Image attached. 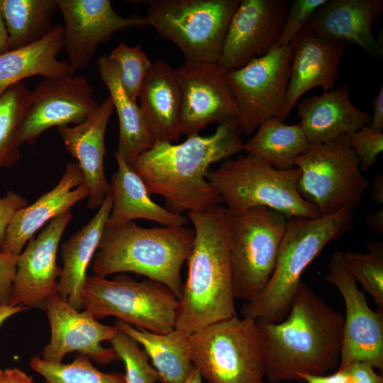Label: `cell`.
<instances>
[{
    "instance_id": "50",
    "label": "cell",
    "mask_w": 383,
    "mask_h": 383,
    "mask_svg": "<svg viewBox=\"0 0 383 383\" xmlns=\"http://www.w3.org/2000/svg\"><path fill=\"white\" fill-rule=\"evenodd\" d=\"M202 379L199 371L194 366L189 375L182 383H202Z\"/></svg>"
},
{
    "instance_id": "32",
    "label": "cell",
    "mask_w": 383,
    "mask_h": 383,
    "mask_svg": "<svg viewBox=\"0 0 383 383\" xmlns=\"http://www.w3.org/2000/svg\"><path fill=\"white\" fill-rule=\"evenodd\" d=\"M57 10V0H0L9 50L31 45L47 35Z\"/></svg>"
},
{
    "instance_id": "17",
    "label": "cell",
    "mask_w": 383,
    "mask_h": 383,
    "mask_svg": "<svg viewBox=\"0 0 383 383\" xmlns=\"http://www.w3.org/2000/svg\"><path fill=\"white\" fill-rule=\"evenodd\" d=\"M44 311L51 335L39 355L43 360L60 363L67 354L77 352L101 365L120 360L112 347L102 345L114 337L118 331L115 326L101 323L85 310H77L57 293L47 299Z\"/></svg>"
},
{
    "instance_id": "5",
    "label": "cell",
    "mask_w": 383,
    "mask_h": 383,
    "mask_svg": "<svg viewBox=\"0 0 383 383\" xmlns=\"http://www.w3.org/2000/svg\"><path fill=\"white\" fill-rule=\"evenodd\" d=\"M353 222L350 209L314 218H289L272 277L256 298L243 305V317L270 323L284 320L304 270L328 243L348 231Z\"/></svg>"
},
{
    "instance_id": "30",
    "label": "cell",
    "mask_w": 383,
    "mask_h": 383,
    "mask_svg": "<svg viewBox=\"0 0 383 383\" xmlns=\"http://www.w3.org/2000/svg\"><path fill=\"white\" fill-rule=\"evenodd\" d=\"M114 326L143 347L162 382L182 383L192 371L189 336L182 331L174 328L167 333H155L119 320L116 321Z\"/></svg>"
},
{
    "instance_id": "34",
    "label": "cell",
    "mask_w": 383,
    "mask_h": 383,
    "mask_svg": "<svg viewBox=\"0 0 383 383\" xmlns=\"http://www.w3.org/2000/svg\"><path fill=\"white\" fill-rule=\"evenodd\" d=\"M30 366L45 383H126L124 374L101 372L81 354L67 364L48 362L37 355L30 358Z\"/></svg>"
},
{
    "instance_id": "28",
    "label": "cell",
    "mask_w": 383,
    "mask_h": 383,
    "mask_svg": "<svg viewBox=\"0 0 383 383\" xmlns=\"http://www.w3.org/2000/svg\"><path fill=\"white\" fill-rule=\"evenodd\" d=\"M63 26L57 24L41 40L0 54V96L26 78L74 74L67 60L57 58L63 47Z\"/></svg>"
},
{
    "instance_id": "16",
    "label": "cell",
    "mask_w": 383,
    "mask_h": 383,
    "mask_svg": "<svg viewBox=\"0 0 383 383\" xmlns=\"http://www.w3.org/2000/svg\"><path fill=\"white\" fill-rule=\"evenodd\" d=\"M290 3L240 0L234 11L217 63L227 72L265 55L275 44Z\"/></svg>"
},
{
    "instance_id": "33",
    "label": "cell",
    "mask_w": 383,
    "mask_h": 383,
    "mask_svg": "<svg viewBox=\"0 0 383 383\" xmlns=\"http://www.w3.org/2000/svg\"><path fill=\"white\" fill-rule=\"evenodd\" d=\"M30 94L31 91L21 82L0 96V167H10L20 158L16 139Z\"/></svg>"
},
{
    "instance_id": "22",
    "label": "cell",
    "mask_w": 383,
    "mask_h": 383,
    "mask_svg": "<svg viewBox=\"0 0 383 383\" xmlns=\"http://www.w3.org/2000/svg\"><path fill=\"white\" fill-rule=\"evenodd\" d=\"M89 195V189L84 183V174L79 165L68 162L62 177L53 189L14 213L1 252L19 255L43 226Z\"/></svg>"
},
{
    "instance_id": "1",
    "label": "cell",
    "mask_w": 383,
    "mask_h": 383,
    "mask_svg": "<svg viewBox=\"0 0 383 383\" xmlns=\"http://www.w3.org/2000/svg\"><path fill=\"white\" fill-rule=\"evenodd\" d=\"M238 120L219 124L211 135H187L181 143L156 140L131 167L150 194L164 197L177 213L219 205L223 199L207 174L211 165L243 150Z\"/></svg>"
},
{
    "instance_id": "49",
    "label": "cell",
    "mask_w": 383,
    "mask_h": 383,
    "mask_svg": "<svg viewBox=\"0 0 383 383\" xmlns=\"http://www.w3.org/2000/svg\"><path fill=\"white\" fill-rule=\"evenodd\" d=\"M9 50V38L4 20L0 13V54Z\"/></svg>"
},
{
    "instance_id": "31",
    "label": "cell",
    "mask_w": 383,
    "mask_h": 383,
    "mask_svg": "<svg viewBox=\"0 0 383 383\" xmlns=\"http://www.w3.org/2000/svg\"><path fill=\"white\" fill-rule=\"evenodd\" d=\"M310 143L299 123L287 125L271 118L264 121L254 135L243 145V150L267 161L278 170H290L294 160L304 153Z\"/></svg>"
},
{
    "instance_id": "14",
    "label": "cell",
    "mask_w": 383,
    "mask_h": 383,
    "mask_svg": "<svg viewBox=\"0 0 383 383\" xmlns=\"http://www.w3.org/2000/svg\"><path fill=\"white\" fill-rule=\"evenodd\" d=\"M181 90V134H199L208 125L238 120L228 72L217 62L184 61L174 69Z\"/></svg>"
},
{
    "instance_id": "38",
    "label": "cell",
    "mask_w": 383,
    "mask_h": 383,
    "mask_svg": "<svg viewBox=\"0 0 383 383\" xmlns=\"http://www.w3.org/2000/svg\"><path fill=\"white\" fill-rule=\"evenodd\" d=\"M327 0H293L290 3L282 29L274 45H289L314 13Z\"/></svg>"
},
{
    "instance_id": "46",
    "label": "cell",
    "mask_w": 383,
    "mask_h": 383,
    "mask_svg": "<svg viewBox=\"0 0 383 383\" xmlns=\"http://www.w3.org/2000/svg\"><path fill=\"white\" fill-rule=\"evenodd\" d=\"M366 221L368 228L377 234L383 233V209L367 213Z\"/></svg>"
},
{
    "instance_id": "23",
    "label": "cell",
    "mask_w": 383,
    "mask_h": 383,
    "mask_svg": "<svg viewBox=\"0 0 383 383\" xmlns=\"http://www.w3.org/2000/svg\"><path fill=\"white\" fill-rule=\"evenodd\" d=\"M382 13V0H327L304 28L345 45H357L377 57L380 47L372 26Z\"/></svg>"
},
{
    "instance_id": "8",
    "label": "cell",
    "mask_w": 383,
    "mask_h": 383,
    "mask_svg": "<svg viewBox=\"0 0 383 383\" xmlns=\"http://www.w3.org/2000/svg\"><path fill=\"white\" fill-rule=\"evenodd\" d=\"M82 309L99 320L114 316L137 328L167 333L175 328L179 299L165 285L126 274L113 279L87 276L82 293Z\"/></svg>"
},
{
    "instance_id": "39",
    "label": "cell",
    "mask_w": 383,
    "mask_h": 383,
    "mask_svg": "<svg viewBox=\"0 0 383 383\" xmlns=\"http://www.w3.org/2000/svg\"><path fill=\"white\" fill-rule=\"evenodd\" d=\"M350 147L360 160L362 172L367 171L377 161L383 151V133L365 126L348 135Z\"/></svg>"
},
{
    "instance_id": "11",
    "label": "cell",
    "mask_w": 383,
    "mask_h": 383,
    "mask_svg": "<svg viewBox=\"0 0 383 383\" xmlns=\"http://www.w3.org/2000/svg\"><path fill=\"white\" fill-rule=\"evenodd\" d=\"M288 218L265 206L233 216L229 253L235 298L248 302L264 290L275 268Z\"/></svg>"
},
{
    "instance_id": "35",
    "label": "cell",
    "mask_w": 383,
    "mask_h": 383,
    "mask_svg": "<svg viewBox=\"0 0 383 383\" xmlns=\"http://www.w3.org/2000/svg\"><path fill=\"white\" fill-rule=\"evenodd\" d=\"M366 253L342 252L343 261L355 280L383 310V243L371 240Z\"/></svg>"
},
{
    "instance_id": "6",
    "label": "cell",
    "mask_w": 383,
    "mask_h": 383,
    "mask_svg": "<svg viewBox=\"0 0 383 383\" xmlns=\"http://www.w3.org/2000/svg\"><path fill=\"white\" fill-rule=\"evenodd\" d=\"M300 174L297 167L278 170L247 155L226 160L217 169L210 170L206 177L233 216L254 206H265L288 218H317L321 216L317 209L299 192Z\"/></svg>"
},
{
    "instance_id": "25",
    "label": "cell",
    "mask_w": 383,
    "mask_h": 383,
    "mask_svg": "<svg viewBox=\"0 0 383 383\" xmlns=\"http://www.w3.org/2000/svg\"><path fill=\"white\" fill-rule=\"evenodd\" d=\"M115 158L118 169L109 183L113 204L106 227H118L135 219L154 221L163 226H186L188 218L155 203L133 167L116 152Z\"/></svg>"
},
{
    "instance_id": "36",
    "label": "cell",
    "mask_w": 383,
    "mask_h": 383,
    "mask_svg": "<svg viewBox=\"0 0 383 383\" xmlns=\"http://www.w3.org/2000/svg\"><path fill=\"white\" fill-rule=\"evenodd\" d=\"M118 67L121 84L129 97L137 101L152 62L141 50V45L131 47L123 41L109 55Z\"/></svg>"
},
{
    "instance_id": "19",
    "label": "cell",
    "mask_w": 383,
    "mask_h": 383,
    "mask_svg": "<svg viewBox=\"0 0 383 383\" xmlns=\"http://www.w3.org/2000/svg\"><path fill=\"white\" fill-rule=\"evenodd\" d=\"M72 217L71 209L62 212L28 242L18 255L9 304L44 310L47 299L57 293L58 246Z\"/></svg>"
},
{
    "instance_id": "18",
    "label": "cell",
    "mask_w": 383,
    "mask_h": 383,
    "mask_svg": "<svg viewBox=\"0 0 383 383\" xmlns=\"http://www.w3.org/2000/svg\"><path fill=\"white\" fill-rule=\"evenodd\" d=\"M64 19L62 48L74 72L86 70L99 45L117 32L148 26L145 18H125L109 0H57Z\"/></svg>"
},
{
    "instance_id": "27",
    "label": "cell",
    "mask_w": 383,
    "mask_h": 383,
    "mask_svg": "<svg viewBox=\"0 0 383 383\" xmlns=\"http://www.w3.org/2000/svg\"><path fill=\"white\" fill-rule=\"evenodd\" d=\"M109 192L96 214L61 246L62 266L58 279L57 294L77 310H82V293L87 270L99 248L111 210Z\"/></svg>"
},
{
    "instance_id": "24",
    "label": "cell",
    "mask_w": 383,
    "mask_h": 383,
    "mask_svg": "<svg viewBox=\"0 0 383 383\" xmlns=\"http://www.w3.org/2000/svg\"><path fill=\"white\" fill-rule=\"evenodd\" d=\"M298 123L310 145L323 143L368 126L371 113L352 103L347 84L312 95L298 105Z\"/></svg>"
},
{
    "instance_id": "45",
    "label": "cell",
    "mask_w": 383,
    "mask_h": 383,
    "mask_svg": "<svg viewBox=\"0 0 383 383\" xmlns=\"http://www.w3.org/2000/svg\"><path fill=\"white\" fill-rule=\"evenodd\" d=\"M0 383H34L33 377L17 368L0 369Z\"/></svg>"
},
{
    "instance_id": "48",
    "label": "cell",
    "mask_w": 383,
    "mask_h": 383,
    "mask_svg": "<svg viewBox=\"0 0 383 383\" xmlns=\"http://www.w3.org/2000/svg\"><path fill=\"white\" fill-rule=\"evenodd\" d=\"M373 188L372 192V199L373 202L377 205L383 204V177L382 175L378 174L375 176L373 180Z\"/></svg>"
},
{
    "instance_id": "20",
    "label": "cell",
    "mask_w": 383,
    "mask_h": 383,
    "mask_svg": "<svg viewBox=\"0 0 383 383\" xmlns=\"http://www.w3.org/2000/svg\"><path fill=\"white\" fill-rule=\"evenodd\" d=\"M292 64L286 98L289 115L299 99L316 87H335L347 45L303 28L290 43Z\"/></svg>"
},
{
    "instance_id": "47",
    "label": "cell",
    "mask_w": 383,
    "mask_h": 383,
    "mask_svg": "<svg viewBox=\"0 0 383 383\" xmlns=\"http://www.w3.org/2000/svg\"><path fill=\"white\" fill-rule=\"evenodd\" d=\"M28 309L23 306H13L9 304L0 305V327L7 319Z\"/></svg>"
},
{
    "instance_id": "37",
    "label": "cell",
    "mask_w": 383,
    "mask_h": 383,
    "mask_svg": "<svg viewBox=\"0 0 383 383\" xmlns=\"http://www.w3.org/2000/svg\"><path fill=\"white\" fill-rule=\"evenodd\" d=\"M109 342L125 365L126 383L162 382L159 372L150 364L148 356L135 340L118 330Z\"/></svg>"
},
{
    "instance_id": "40",
    "label": "cell",
    "mask_w": 383,
    "mask_h": 383,
    "mask_svg": "<svg viewBox=\"0 0 383 383\" xmlns=\"http://www.w3.org/2000/svg\"><path fill=\"white\" fill-rule=\"evenodd\" d=\"M27 205L26 199L13 191L7 192L6 196L0 198V251L5 241L6 230L14 213Z\"/></svg>"
},
{
    "instance_id": "12",
    "label": "cell",
    "mask_w": 383,
    "mask_h": 383,
    "mask_svg": "<svg viewBox=\"0 0 383 383\" xmlns=\"http://www.w3.org/2000/svg\"><path fill=\"white\" fill-rule=\"evenodd\" d=\"M291 64L290 45H274L265 55L228 72L238 104L239 127L245 135L253 134L269 118L284 121Z\"/></svg>"
},
{
    "instance_id": "21",
    "label": "cell",
    "mask_w": 383,
    "mask_h": 383,
    "mask_svg": "<svg viewBox=\"0 0 383 383\" xmlns=\"http://www.w3.org/2000/svg\"><path fill=\"white\" fill-rule=\"evenodd\" d=\"M113 110V102L108 96L83 122L72 127H57L67 150L77 160L84 174V183L89 189V209H99L110 192L104 158L106 130Z\"/></svg>"
},
{
    "instance_id": "44",
    "label": "cell",
    "mask_w": 383,
    "mask_h": 383,
    "mask_svg": "<svg viewBox=\"0 0 383 383\" xmlns=\"http://www.w3.org/2000/svg\"><path fill=\"white\" fill-rule=\"evenodd\" d=\"M373 113L371 114V121L369 126L377 132L383 130V87L381 86L377 94L373 99Z\"/></svg>"
},
{
    "instance_id": "43",
    "label": "cell",
    "mask_w": 383,
    "mask_h": 383,
    "mask_svg": "<svg viewBox=\"0 0 383 383\" xmlns=\"http://www.w3.org/2000/svg\"><path fill=\"white\" fill-rule=\"evenodd\" d=\"M353 383H383V377L375 368L366 362H357L349 366Z\"/></svg>"
},
{
    "instance_id": "26",
    "label": "cell",
    "mask_w": 383,
    "mask_h": 383,
    "mask_svg": "<svg viewBox=\"0 0 383 383\" xmlns=\"http://www.w3.org/2000/svg\"><path fill=\"white\" fill-rule=\"evenodd\" d=\"M138 99L155 140L170 143L177 140L182 135V96L174 69L163 60L152 62Z\"/></svg>"
},
{
    "instance_id": "3",
    "label": "cell",
    "mask_w": 383,
    "mask_h": 383,
    "mask_svg": "<svg viewBox=\"0 0 383 383\" xmlns=\"http://www.w3.org/2000/svg\"><path fill=\"white\" fill-rule=\"evenodd\" d=\"M232 218L221 204L188 212L195 237L175 328L189 336L236 315L229 253Z\"/></svg>"
},
{
    "instance_id": "41",
    "label": "cell",
    "mask_w": 383,
    "mask_h": 383,
    "mask_svg": "<svg viewBox=\"0 0 383 383\" xmlns=\"http://www.w3.org/2000/svg\"><path fill=\"white\" fill-rule=\"evenodd\" d=\"M18 255L0 251V305L9 304Z\"/></svg>"
},
{
    "instance_id": "42",
    "label": "cell",
    "mask_w": 383,
    "mask_h": 383,
    "mask_svg": "<svg viewBox=\"0 0 383 383\" xmlns=\"http://www.w3.org/2000/svg\"><path fill=\"white\" fill-rule=\"evenodd\" d=\"M299 379L306 383H353V377L350 367L336 371L330 374L299 375Z\"/></svg>"
},
{
    "instance_id": "10",
    "label": "cell",
    "mask_w": 383,
    "mask_h": 383,
    "mask_svg": "<svg viewBox=\"0 0 383 383\" xmlns=\"http://www.w3.org/2000/svg\"><path fill=\"white\" fill-rule=\"evenodd\" d=\"M240 0L146 1L148 26L174 43L185 61L217 62L231 18Z\"/></svg>"
},
{
    "instance_id": "2",
    "label": "cell",
    "mask_w": 383,
    "mask_h": 383,
    "mask_svg": "<svg viewBox=\"0 0 383 383\" xmlns=\"http://www.w3.org/2000/svg\"><path fill=\"white\" fill-rule=\"evenodd\" d=\"M265 347V377L271 383L300 381L338 367L344 316L301 283L284 320H256Z\"/></svg>"
},
{
    "instance_id": "29",
    "label": "cell",
    "mask_w": 383,
    "mask_h": 383,
    "mask_svg": "<svg viewBox=\"0 0 383 383\" xmlns=\"http://www.w3.org/2000/svg\"><path fill=\"white\" fill-rule=\"evenodd\" d=\"M97 69L118 117L119 138L115 152L131 166L139 155L153 145L155 138L140 106L125 91L118 67L108 55L99 57Z\"/></svg>"
},
{
    "instance_id": "15",
    "label": "cell",
    "mask_w": 383,
    "mask_h": 383,
    "mask_svg": "<svg viewBox=\"0 0 383 383\" xmlns=\"http://www.w3.org/2000/svg\"><path fill=\"white\" fill-rule=\"evenodd\" d=\"M94 89L84 75L43 78L31 91L28 107L19 130L16 145L32 144L53 126L79 124L99 104Z\"/></svg>"
},
{
    "instance_id": "7",
    "label": "cell",
    "mask_w": 383,
    "mask_h": 383,
    "mask_svg": "<svg viewBox=\"0 0 383 383\" xmlns=\"http://www.w3.org/2000/svg\"><path fill=\"white\" fill-rule=\"evenodd\" d=\"M191 360L209 383H263L265 347L256 320L237 315L189 335Z\"/></svg>"
},
{
    "instance_id": "4",
    "label": "cell",
    "mask_w": 383,
    "mask_h": 383,
    "mask_svg": "<svg viewBox=\"0 0 383 383\" xmlns=\"http://www.w3.org/2000/svg\"><path fill=\"white\" fill-rule=\"evenodd\" d=\"M195 233L187 226L143 228L133 221L106 227L91 266L95 275L133 272L165 285L179 299L181 270L192 251Z\"/></svg>"
},
{
    "instance_id": "9",
    "label": "cell",
    "mask_w": 383,
    "mask_h": 383,
    "mask_svg": "<svg viewBox=\"0 0 383 383\" xmlns=\"http://www.w3.org/2000/svg\"><path fill=\"white\" fill-rule=\"evenodd\" d=\"M294 165L300 170L299 190L321 216L360 204L370 186L362 174L360 160L350 147L348 135L310 145Z\"/></svg>"
},
{
    "instance_id": "13",
    "label": "cell",
    "mask_w": 383,
    "mask_h": 383,
    "mask_svg": "<svg viewBox=\"0 0 383 383\" xmlns=\"http://www.w3.org/2000/svg\"><path fill=\"white\" fill-rule=\"evenodd\" d=\"M326 280L343 296L345 316L337 370L366 362L383 370V310L373 311L348 271L342 252L333 253L328 263Z\"/></svg>"
}]
</instances>
